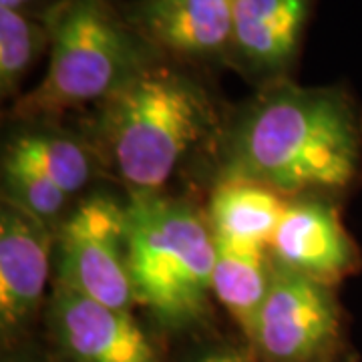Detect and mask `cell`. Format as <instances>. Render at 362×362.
Returning a JSON list of instances; mask_svg holds the SVG:
<instances>
[{
  "instance_id": "1",
  "label": "cell",
  "mask_w": 362,
  "mask_h": 362,
  "mask_svg": "<svg viewBox=\"0 0 362 362\" xmlns=\"http://www.w3.org/2000/svg\"><path fill=\"white\" fill-rule=\"evenodd\" d=\"M218 177L258 181L286 199L349 189L362 168V123L346 90L259 87L226 125Z\"/></svg>"
},
{
  "instance_id": "2",
  "label": "cell",
  "mask_w": 362,
  "mask_h": 362,
  "mask_svg": "<svg viewBox=\"0 0 362 362\" xmlns=\"http://www.w3.org/2000/svg\"><path fill=\"white\" fill-rule=\"evenodd\" d=\"M214 129L218 111L199 78L157 59L97 105L89 141L131 197L163 194L185 156Z\"/></svg>"
},
{
  "instance_id": "3",
  "label": "cell",
  "mask_w": 362,
  "mask_h": 362,
  "mask_svg": "<svg viewBox=\"0 0 362 362\" xmlns=\"http://www.w3.org/2000/svg\"><path fill=\"white\" fill-rule=\"evenodd\" d=\"M216 238L189 202L163 194L127 202V268L137 306L159 334H197L211 318Z\"/></svg>"
},
{
  "instance_id": "4",
  "label": "cell",
  "mask_w": 362,
  "mask_h": 362,
  "mask_svg": "<svg viewBox=\"0 0 362 362\" xmlns=\"http://www.w3.org/2000/svg\"><path fill=\"white\" fill-rule=\"evenodd\" d=\"M49 65L21 95L11 117L21 125H52L87 105H101L147 65L161 59L109 0H57L45 11Z\"/></svg>"
},
{
  "instance_id": "5",
  "label": "cell",
  "mask_w": 362,
  "mask_h": 362,
  "mask_svg": "<svg viewBox=\"0 0 362 362\" xmlns=\"http://www.w3.org/2000/svg\"><path fill=\"white\" fill-rule=\"evenodd\" d=\"M54 282L117 310L137 306L127 268V204L95 194L54 228Z\"/></svg>"
},
{
  "instance_id": "6",
  "label": "cell",
  "mask_w": 362,
  "mask_h": 362,
  "mask_svg": "<svg viewBox=\"0 0 362 362\" xmlns=\"http://www.w3.org/2000/svg\"><path fill=\"white\" fill-rule=\"evenodd\" d=\"M254 350L259 362H338L346 352L344 316L334 286L274 262L270 294Z\"/></svg>"
},
{
  "instance_id": "7",
  "label": "cell",
  "mask_w": 362,
  "mask_h": 362,
  "mask_svg": "<svg viewBox=\"0 0 362 362\" xmlns=\"http://www.w3.org/2000/svg\"><path fill=\"white\" fill-rule=\"evenodd\" d=\"M42 318V349L51 362H171L159 334L133 312L105 306L57 282Z\"/></svg>"
},
{
  "instance_id": "8",
  "label": "cell",
  "mask_w": 362,
  "mask_h": 362,
  "mask_svg": "<svg viewBox=\"0 0 362 362\" xmlns=\"http://www.w3.org/2000/svg\"><path fill=\"white\" fill-rule=\"evenodd\" d=\"M54 228L2 202L0 211V342L2 350L33 340L51 276Z\"/></svg>"
},
{
  "instance_id": "9",
  "label": "cell",
  "mask_w": 362,
  "mask_h": 362,
  "mask_svg": "<svg viewBox=\"0 0 362 362\" xmlns=\"http://www.w3.org/2000/svg\"><path fill=\"white\" fill-rule=\"evenodd\" d=\"M123 16L169 63L232 66L233 0H135Z\"/></svg>"
},
{
  "instance_id": "10",
  "label": "cell",
  "mask_w": 362,
  "mask_h": 362,
  "mask_svg": "<svg viewBox=\"0 0 362 362\" xmlns=\"http://www.w3.org/2000/svg\"><path fill=\"white\" fill-rule=\"evenodd\" d=\"M314 0H233L232 66L266 87L288 81Z\"/></svg>"
},
{
  "instance_id": "11",
  "label": "cell",
  "mask_w": 362,
  "mask_h": 362,
  "mask_svg": "<svg viewBox=\"0 0 362 362\" xmlns=\"http://www.w3.org/2000/svg\"><path fill=\"white\" fill-rule=\"evenodd\" d=\"M276 264L306 278L337 286L358 272L361 252L326 197L292 199L270 244Z\"/></svg>"
},
{
  "instance_id": "12",
  "label": "cell",
  "mask_w": 362,
  "mask_h": 362,
  "mask_svg": "<svg viewBox=\"0 0 362 362\" xmlns=\"http://www.w3.org/2000/svg\"><path fill=\"white\" fill-rule=\"evenodd\" d=\"M2 165L35 171L73 197L89 185L101 159L89 139H78L51 125H23L4 143Z\"/></svg>"
},
{
  "instance_id": "13",
  "label": "cell",
  "mask_w": 362,
  "mask_h": 362,
  "mask_svg": "<svg viewBox=\"0 0 362 362\" xmlns=\"http://www.w3.org/2000/svg\"><path fill=\"white\" fill-rule=\"evenodd\" d=\"M288 204L258 181L218 177L204 214L216 240L270 250Z\"/></svg>"
},
{
  "instance_id": "14",
  "label": "cell",
  "mask_w": 362,
  "mask_h": 362,
  "mask_svg": "<svg viewBox=\"0 0 362 362\" xmlns=\"http://www.w3.org/2000/svg\"><path fill=\"white\" fill-rule=\"evenodd\" d=\"M274 259L268 247L216 240L214 298L228 312L238 334L254 346L259 314L270 294Z\"/></svg>"
},
{
  "instance_id": "15",
  "label": "cell",
  "mask_w": 362,
  "mask_h": 362,
  "mask_svg": "<svg viewBox=\"0 0 362 362\" xmlns=\"http://www.w3.org/2000/svg\"><path fill=\"white\" fill-rule=\"evenodd\" d=\"M51 30L45 14L0 8V93L14 97L42 52H49Z\"/></svg>"
},
{
  "instance_id": "16",
  "label": "cell",
  "mask_w": 362,
  "mask_h": 362,
  "mask_svg": "<svg viewBox=\"0 0 362 362\" xmlns=\"http://www.w3.org/2000/svg\"><path fill=\"white\" fill-rule=\"evenodd\" d=\"M73 197L28 169L2 165V202L23 209L42 223L57 228L65 220V209Z\"/></svg>"
},
{
  "instance_id": "17",
  "label": "cell",
  "mask_w": 362,
  "mask_h": 362,
  "mask_svg": "<svg viewBox=\"0 0 362 362\" xmlns=\"http://www.w3.org/2000/svg\"><path fill=\"white\" fill-rule=\"evenodd\" d=\"M185 362H259V358L242 337L206 338L187 354Z\"/></svg>"
},
{
  "instance_id": "18",
  "label": "cell",
  "mask_w": 362,
  "mask_h": 362,
  "mask_svg": "<svg viewBox=\"0 0 362 362\" xmlns=\"http://www.w3.org/2000/svg\"><path fill=\"white\" fill-rule=\"evenodd\" d=\"M0 362H51L45 349L37 344L35 340L26 342L23 346H16L11 350H2V361Z\"/></svg>"
},
{
  "instance_id": "19",
  "label": "cell",
  "mask_w": 362,
  "mask_h": 362,
  "mask_svg": "<svg viewBox=\"0 0 362 362\" xmlns=\"http://www.w3.org/2000/svg\"><path fill=\"white\" fill-rule=\"evenodd\" d=\"M54 2H57V0H0V8L42 14L47 8H51Z\"/></svg>"
},
{
  "instance_id": "20",
  "label": "cell",
  "mask_w": 362,
  "mask_h": 362,
  "mask_svg": "<svg viewBox=\"0 0 362 362\" xmlns=\"http://www.w3.org/2000/svg\"><path fill=\"white\" fill-rule=\"evenodd\" d=\"M338 362H358V358H356V356H354V354L349 350V352H346V354H344V356H342Z\"/></svg>"
}]
</instances>
